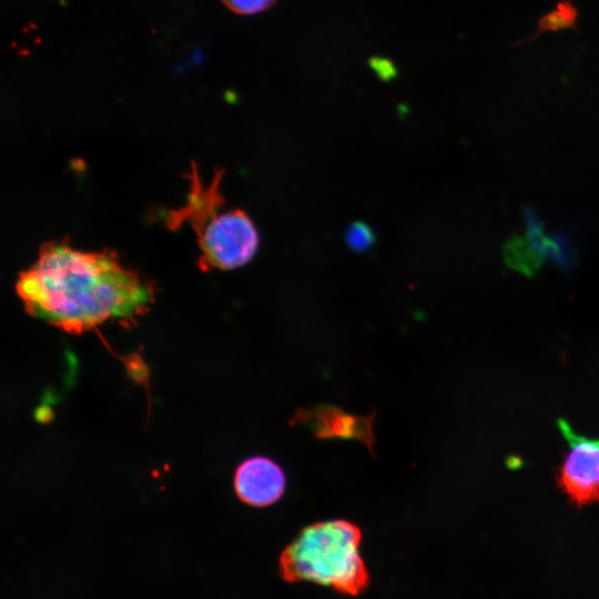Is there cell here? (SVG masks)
<instances>
[{
  "instance_id": "7a4b0ae2",
  "label": "cell",
  "mask_w": 599,
  "mask_h": 599,
  "mask_svg": "<svg viewBox=\"0 0 599 599\" xmlns=\"http://www.w3.org/2000/svg\"><path fill=\"white\" fill-rule=\"evenodd\" d=\"M361 539L359 528L343 519L306 526L281 555L282 576L356 595L368 581Z\"/></svg>"
},
{
  "instance_id": "6da1fadb",
  "label": "cell",
  "mask_w": 599,
  "mask_h": 599,
  "mask_svg": "<svg viewBox=\"0 0 599 599\" xmlns=\"http://www.w3.org/2000/svg\"><path fill=\"white\" fill-rule=\"evenodd\" d=\"M26 311L68 333L80 334L110 319H130L153 302L152 286L113 253L45 244L16 283Z\"/></svg>"
},
{
  "instance_id": "5b68a950",
  "label": "cell",
  "mask_w": 599,
  "mask_h": 599,
  "mask_svg": "<svg viewBox=\"0 0 599 599\" xmlns=\"http://www.w3.org/2000/svg\"><path fill=\"white\" fill-rule=\"evenodd\" d=\"M373 415L368 417L355 416L338 407L325 405L312 409L297 410L292 423L309 427L314 435L319 438L359 440L373 454Z\"/></svg>"
},
{
  "instance_id": "3957f363",
  "label": "cell",
  "mask_w": 599,
  "mask_h": 599,
  "mask_svg": "<svg viewBox=\"0 0 599 599\" xmlns=\"http://www.w3.org/2000/svg\"><path fill=\"white\" fill-rule=\"evenodd\" d=\"M223 171L204 186L196 167L192 169L191 191L184 206L170 214L174 226L186 221L193 227L200 247V265L204 268L232 270L248 263L258 246V233L242 210L219 214L224 200L220 192Z\"/></svg>"
},
{
  "instance_id": "52a82bcc",
  "label": "cell",
  "mask_w": 599,
  "mask_h": 599,
  "mask_svg": "<svg viewBox=\"0 0 599 599\" xmlns=\"http://www.w3.org/2000/svg\"><path fill=\"white\" fill-rule=\"evenodd\" d=\"M505 256L510 266L526 274H532L541 263L526 240L521 238H515L507 243Z\"/></svg>"
},
{
  "instance_id": "9c48e42d",
  "label": "cell",
  "mask_w": 599,
  "mask_h": 599,
  "mask_svg": "<svg viewBox=\"0 0 599 599\" xmlns=\"http://www.w3.org/2000/svg\"><path fill=\"white\" fill-rule=\"evenodd\" d=\"M349 245L356 250L367 248L373 242L370 230L362 223H355L347 234Z\"/></svg>"
},
{
  "instance_id": "277c9868",
  "label": "cell",
  "mask_w": 599,
  "mask_h": 599,
  "mask_svg": "<svg viewBox=\"0 0 599 599\" xmlns=\"http://www.w3.org/2000/svg\"><path fill=\"white\" fill-rule=\"evenodd\" d=\"M285 487L283 469L267 457H251L240 464L234 474L237 497L253 507H266L276 502Z\"/></svg>"
},
{
  "instance_id": "ba28073f",
  "label": "cell",
  "mask_w": 599,
  "mask_h": 599,
  "mask_svg": "<svg viewBox=\"0 0 599 599\" xmlns=\"http://www.w3.org/2000/svg\"><path fill=\"white\" fill-rule=\"evenodd\" d=\"M231 11L250 16L271 8L277 0H221Z\"/></svg>"
},
{
  "instance_id": "8992f818",
  "label": "cell",
  "mask_w": 599,
  "mask_h": 599,
  "mask_svg": "<svg viewBox=\"0 0 599 599\" xmlns=\"http://www.w3.org/2000/svg\"><path fill=\"white\" fill-rule=\"evenodd\" d=\"M525 240L532 252L542 261H550L565 272L575 264L576 247L570 235L565 231L547 234L539 215L534 209L525 210Z\"/></svg>"
}]
</instances>
